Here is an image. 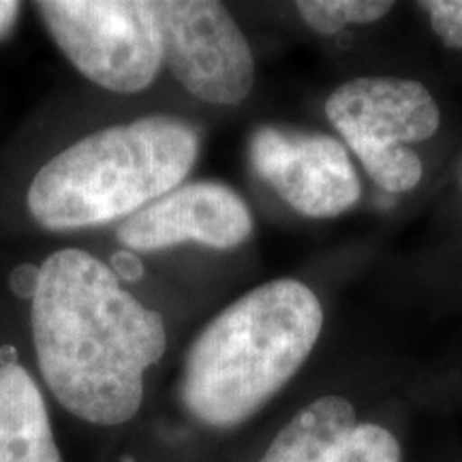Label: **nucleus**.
I'll use <instances>...</instances> for the list:
<instances>
[{
    "mask_svg": "<svg viewBox=\"0 0 462 462\" xmlns=\"http://www.w3.org/2000/svg\"><path fill=\"white\" fill-rule=\"evenodd\" d=\"M401 443L383 426L362 421L346 432L330 462H401Z\"/></svg>",
    "mask_w": 462,
    "mask_h": 462,
    "instance_id": "13",
    "label": "nucleus"
},
{
    "mask_svg": "<svg viewBox=\"0 0 462 462\" xmlns=\"http://www.w3.org/2000/svg\"><path fill=\"white\" fill-rule=\"evenodd\" d=\"M356 424V409L346 398H317L282 426L259 462H330Z\"/></svg>",
    "mask_w": 462,
    "mask_h": 462,
    "instance_id": "10",
    "label": "nucleus"
},
{
    "mask_svg": "<svg viewBox=\"0 0 462 462\" xmlns=\"http://www.w3.org/2000/svg\"><path fill=\"white\" fill-rule=\"evenodd\" d=\"M0 462H62L43 392L22 364H0Z\"/></svg>",
    "mask_w": 462,
    "mask_h": 462,
    "instance_id": "9",
    "label": "nucleus"
},
{
    "mask_svg": "<svg viewBox=\"0 0 462 462\" xmlns=\"http://www.w3.org/2000/svg\"><path fill=\"white\" fill-rule=\"evenodd\" d=\"M248 159L257 176L304 217H338L362 195L349 152L326 133L259 126L248 142Z\"/></svg>",
    "mask_w": 462,
    "mask_h": 462,
    "instance_id": "6",
    "label": "nucleus"
},
{
    "mask_svg": "<svg viewBox=\"0 0 462 462\" xmlns=\"http://www.w3.org/2000/svg\"><path fill=\"white\" fill-rule=\"evenodd\" d=\"M199 154V135L173 116H146L95 131L34 173L28 212L50 231L129 218L180 187Z\"/></svg>",
    "mask_w": 462,
    "mask_h": 462,
    "instance_id": "3",
    "label": "nucleus"
},
{
    "mask_svg": "<svg viewBox=\"0 0 462 462\" xmlns=\"http://www.w3.org/2000/svg\"><path fill=\"white\" fill-rule=\"evenodd\" d=\"M253 215L246 201L223 182H182L163 198L118 225V240L137 253L199 242L229 251L251 238Z\"/></svg>",
    "mask_w": 462,
    "mask_h": 462,
    "instance_id": "7",
    "label": "nucleus"
},
{
    "mask_svg": "<svg viewBox=\"0 0 462 462\" xmlns=\"http://www.w3.org/2000/svg\"><path fill=\"white\" fill-rule=\"evenodd\" d=\"M163 65L198 99L240 106L255 86V58L229 11L212 0L154 3Z\"/></svg>",
    "mask_w": 462,
    "mask_h": 462,
    "instance_id": "5",
    "label": "nucleus"
},
{
    "mask_svg": "<svg viewBox=\"0 0 462 462\" xmlns=\"http://www.w3.org/2000/svg\"><path fill=\"white\" fill-rule=\"evenodd\" d=\"M31 326L39 373L69 413L95 426L135 418L167 330L106 262L79 248L51 253L34 279Z\"/></svg>",
    "mask_w": 462,
    "mask_h": 462,
    "instance_id": "1",
    "label": "nucleus"
},
{
    "mask_svg": "<svg viewBox=\"0 0 462 462\" xmlns=\"http://www.w3.org/2000/svg\"><path fill=\"white\" fill-rule=\"evenodd\" d=\"M22 5L14 3V0H0V42L11 37L14 32L17 15H20Z\"/></svg>",
    "mask_w": 462,
    "mask_h": 462,
    "instance_id": "15",
    "label": "nucleus"
},
{
    "mask_svg": "<svg viewBox=\"0 0 462 462\" xmlns=\"http://www.w3.org/2000/svg\"><path fill=\"white\" fill-rule=\"evenodd\" d=\"M420 7L426 9L432 31L443 45L462 50V0H430L421 3Z\"/></svg>",
    "mask_w": 462,
    "mask_h": 462,
    "instance_id": "14",
    "label": "nucleus"
},
{
    "mask_svg": "<svg viewBox=\"0 0 462 462\" xmlns=\"http://www.w3.org/2000/svg\"><path fill=\"white\" fill-rule=\"evenodd\" d=\"M296 7L315 32L337 34L346 24H373L394 9L390 0H300Z\"/></svg>",
    "mask_w": 462,
    "mask_h": 462,
    "instance_id": "12",
    "label": "nucleus"
},
{
    "mask_svg": "<svg viewBox=\"0 0 462 462\" xmlns=\"http://www.w3.org/2000/svg\"><path fill=\"white\" fill-rule=\"evenodd\" d=\"M323 309L296 279L263 282L231 302L189 346L180 401L199 424L236 429L296 377L315 349Z\"/></svg>",
    "mask_w": 462,
    "mask_h": 462,
    "instance_id": "2",
    "label": "nucleus"
},
{
    "mask_svg": "<svg viewBox=\"0 0 462 462\" xmlns=\"http://www.w3.org/2000/svg\"><path fill=\"white\" fill-rule=\"evenodd\" d=\"M326 116L351 150L357 146H407L439 131L441 112L415 79L356 78L332 92Z\"/></svg>",
    "mask_w": 462,
    "mask_h": 462,
    "instance_id": "8",
    "label": "nucleus"
},
{
    "mask_svg": "<svg viewBox=\"0 0 462 462\" xmlns=\"http://www.w3.org/2000/svg\"><path fill=\"white\" fill-rule=\"evenodd\" d=\"M58 48L101 88L135 95L157 79L163 45L148 0H43L34 5Z\"/></svg>",
    "mask_w": 462,
    "mask_h": 462,
    "instance_id": "4",
    "label": "nucleus"
},
{
    "mask_svg": "<svg viewBox=\"0 0 462 462\" xmlns=\"http://www.w3.org/2000/svg\"><path fill=\"white\" fill-rule=\"evenodd\" d=\"M354 152L373 182L388 193H407L424 173L421 159L409 146H357Z\"/></svg>",
    "mask_w": 462,
    "mask_h": 462,
    "instance_id": "11",
    "label": "nucleus"
}]
</instances>
